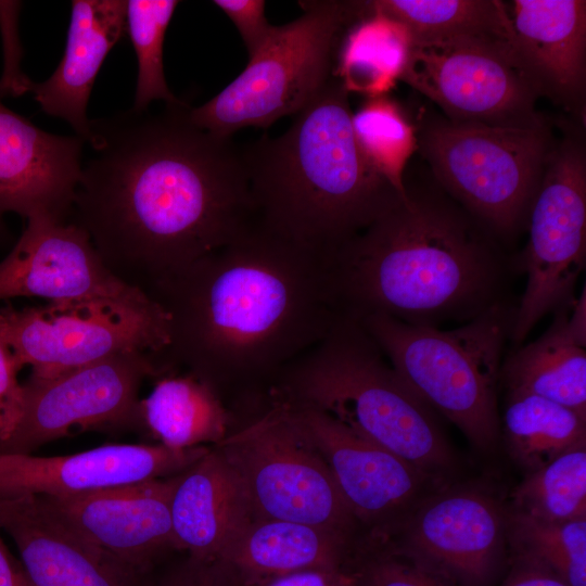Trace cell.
Wrapping results in <instances>:
<instances>
[{"label": "cell", "mask_w": 586, "mask_h": 586, "mask_svg": "<svg viewBox=\"0 0 586 586\" xmlns=\"http://www.w3.org/2000/svg\"><path fill=\"white\" fill-rule=\"evenodd\" d=\"M507 8L514 59L536 93L581 111L586 85V2L514 0Z\"/></svg>", "instance_id": "cell-21"}, {"label": "cell", "mask_w": 586, "mask_h": 586, "mask_svg": "<svg viewBox=\"0 0 586 586\" xmlns=\"http://www.w3.org/2000/svg\"><path fill=\"white\" fill-rule=\"evenodd\" d=\"M238 28L246 47L249 59L253 58L268 41L275 26L265 16L266 2L263 0H215Z\"/></svg>", "instance_id": "cell-36"}, {"label": "cell", "mask_w": 586, "mask_h": 586, "mask_svg": "<svg viewBox=\"0 0 586 586\" xmlns=\"http://www.w3.org/2000/svg\"><path fill=\"white\" fill-rule=\"evenodd\" d=\"M352 115L333 76L283 135L241 149L255 220L327 258L406 194L365 158Z\"/></svg>", "instance_id": "cell-4"}, {"label": "cell", "mask_w": 586, "mask_h": 586, "mask_svg": "<svg viewBox=\"0 0 586 586\" xmlns=\"http://www.w3.org/2000/svg\"><path fill=\"white\" fill-rule=\"evenodd\" d=\"M22 369L0 334V442L15 430L23 411V384L17 380Z\"/></svg>", "instance_id": "cell-37"}, {"label": "cell", "mask_w": 586, "mask_h": 586, "mask_svg": "<svg viewBox=\"0 0 586 586\" xmlns=\"http://www.w3.org/2000/svg\"><path fill=\"white\" fill-rule=\"evenodd\" d=\"M209 446L112 444L66 456L0 455V500L76 496L176 475Z\"/></svg>", "instance_id": "cell-18"}, {"label": "cell", "mask_w": 586, "mask_h": 586, "mask_svg": "<svg viewBox=\"0 0 586 586\" xmlns=\"http://www.w3.org/2000/svg\"><path fill=\"white\" fill-rule=\"evenodd\" d=\"M513 512L543 522L586 518V446L528 472L511 493Z\"/></svg>", "instance_id": "cell-30"}, {"label": "cell", "mask_w": 586, "mask_h": 586, "mask_svg": "<svg viewBox=\"0 0 586 586\" xmlns=\"http://www.w3.org/2000/svg\"><path fill=\"white\" fill-rule=\"evenodd\" d=\"M0 334L31 375L51 377L125 352L161 354L167 320L154 303L53 302L0 310Z\"/></svg>", "instance_id": "cell-11"}, {"label": "cell", "mask_w": 586, "mask_h": 586, "mask_svg": "<svg viewBox=\"0 0 586 586\" xmlns=\"http://www.w3.org/2000/svg\"><path fill=\"white\" fill-rule=\"evenodd\" d=\"M179 4L175 0L126 1V30L138 60L133 109L145 111L155 100L165 104L181 101L169 90L163 65V43L167 26Z\"/></svg>", "instance_id": "cell-33"}, {"label": "cell", "mask_w": 586, "mask_h": 586, "mask_svg": "<svg viewBox=\"0 0 586 586\" xmlns=\"http://www.w3.org/2000/svg\"><path fill=\"white\" fill-rule=\"evenodd\" d=\"M586 293L558 310L550 327L518 346L500 370L508 391L534 394L586 418Z\"/></svg>", "instance_id": "cell-25"}, {"label": "cell", "mask_w": 586, "mask_h": 586, "mask_svg": "<svg viewBox=\"0 0 586 586\" xmlns=\"http://www.w3.org/2000/svg\"><path fill=\"white\" fill-rule=\"evenodd\" d=\"M506 520L482 492H444L419 501L386 548L451 586H488L502 558Z\"/></svg>", "instance_id": "cell-14"}, {"label": "cell", "mask_w": 586, "mask_h": 586, "mask_svg": "<svg viewBox=\"0 0 586 586\" xmlns=\"http://www.w3.org/2000/svg\"><path fill=\"white\" fill-rule=\"evenodd\" d=\"M142 426L157 444L187 449L217 444L228 434L232 415L218 394L190 373L157 378L140 400Z\"/></svg>", "instance_id": "cell-26"}, {"label": "cell", "mask_w": 586, "mask_h": 586, "mask_svg": "<svg viewBox=\"0 0 586 586\" xmlns=\"http://www.w3.org/2000/svg\"><path fill=\"white\" fill-rule=\"evenodd\" d=\"M0 530L14 542L33 586H154L161 572L137 569L95 548L35 496L0 500Z\"/></svg>", "instance_id": "cell-20"}, {"label": "cell", "mask_w": 586, "mask_h": 586, "mask_svg": "<svg viewBox=\"0 0 586 586\" xmlns=\"http://www.w3.org/2000/svg\"><path fill=\"white\" fill-rule=\"evenodd\" d=\"M456 123L528 126L538 97L507 47L469 40L411 43L400 76Z\"/></svg>", "instance_id": "cell-13"}, {"label": "cell", "mask_w": 586, "mask_h": 586, "mask_svg": "<svg viewBox=\"0 0 586 586\" xmlns=\"http://www.w3.org/2000/svg\"><path fill=\"white\" fill-rule=\"evenodd\" d=\"M353 570H306L246 586H353Z\"/></svg>", "instance_id": "cell-38"}, {"label": "cell", "mask_w": 586, "mask_h": 586, "mask_svg": "<svg viewBox=\"0 0 586 586\" xmlns=\"http://www.w3.org/2000/svg\"><path fill=\"white\" fill-rule=\"evenodd\" d=\"M1 531V530H0ZM0 586H33L21 560L16 559L0 534Z\"/></svg>", "instance_id": "cell-40"}, {"label": "cell", "mask_w": 586, "mask_h": 586, "mask_svg": "<svg viewBox=\"0 0 586 586\" xmlns=\"http://www.w3.org/2000/svg\"><path fill=\"white\" fill-rule=\"evenodd\" d=\"M269 394L328 415L432 481L454 466L430 406L403 381L354 318L343 315L318 344L281 372Z\"/></svg>", "instance_id": "cell-5"}, {"label": "cell", "mask_w": 586, "mask_h": 586, "mask_svg": "<svg viewBox=\"0 0 586 586\" xmlns=\"http://www.w3.org/2000/svg\"><path fill=\"white\" fill-rule=\"evenodd\" d=\"M143 293L167 320L161 370L192 374L227 408L268 393L343 316L328 258L256 220Z\"/></svg>", "instance_id": "cell-2"}, {"label": "cell", "mask_w": 586, "mask_h": 586, "mask_svg": "<svg viewBox=\"0 0 586 586\" xmlns=\"http://www.w3.org/2000/svg\"><path fill=\"white\" fill-rule=\"evenodd\" d=\"M353 569V586H451L390 549L369 543Z\"/></svg>", "instance_id": "cell-34"}, {"label": "cell", "mask_w": 586, "mask_h": 586, "mask_svg": "<svg viewBox=\"0 0 586 586\" xmlns=\"http://www.w3.org/2000/svg\"><path fill=\"white\" fill-rule=\"evenodd\" d=\"M344 33L333 76L344 88L371 97L383 95L405 69L411 46L398 22L369 10Z\"/></svg>", "instance_id": "cell-28"}, {"label": "cell", "mask_w": 586, "mask_h": 586, "mask_svg": "<svg viewBox=\"0 0 586 586\" xmlns=\"http://www.w3.org/2000/svg\"><path fill=\"white\" fill-rule=\"evenodd\" d=\"M355 539L319 526L253 519L219 559L244 586L306 570H353Z\"/></svg>", "instance_id": "cell-24"}, {"label": "cell", "mask_w": 586, "mask_h": 586, "mask_svg": "<svg viewBox=\"0 0 586 586\" xmlns=\"http://www.w3.org/2000/svg\"><path fill=\"white\" fill-rule=\"evenodd\" d=\"M528 239L518 262L526 284L515 306L510 340L518 347L547 314L574 302L586 262V153L581 133L553 144L528 216Z\"/></svg>", "instance_id": "cell-10"}, {"label": "cell", "mask_w": 586, "mask_h": 586, "mask_svg": "<svg viewBox=\"0 0 586 586\" xmlns=\"http://www.w3.org/2000/svg\"><path fill=\"white\" fill-rule=\"evenodd\" d=\"M367 4L370 11L402 24L411 43L469 40L512 50L508 8L499 0H374Z\"/></svg>", "instance_id": "cell-27"}, {"label": "cell", "mask_w": 586, "mask_h": 586, "mask_svg": "<svg viewBox=\"0 0 586 586\" xmlns=\"http://www.w3.org/2000/svg\"><path fill=\"white\" fill-rule=\"evenodd\" d=\"M161 372L151 353L125 352L23 383L24 403L2 454H33L74 429L142 426L139 390Z\"/></svg>", "instance_id": "cell-12"}, {"label": "cell", "mask_w": 586, "mask_h": 586, "mask_svg": "<svg viewBox=\"0 0 586 586\" xmlns=\"http://www.w3.org/2000/svg\"><path fill=\"white\" fill-rule=\"evenodd\" d=\"M499 586H570L547 568L518 557L505 581Z\"/></svg>", "instance_id": "cell-39"}, {"label": "cell", "mask_w": 586, "mask_h": 586, "mask_svg": "<svg viewBox=\"0 0 586 586\" xmlns=\"http://www.w3.org/2000/svg\"><path fill=\"white\" fill-rule=\"evenodd\" d=\"M352 125L368 163L405 193L404 171L418 139L399 105L385 95L371 97L352 115Z\"/></svg>", "instance_id": "cell-31"}, {"label": "cell", "mask_w": 586, "mask_h": 586, "mask_svg": "<svg viewBox=\"0 0 586 586\" xmlns=\"http://www.w3.org/2000/svg\"><path fill=\"white\" fill-rule=\"evenodd\" d=\"M17 296L42 297L49 303L154 304L109 270L85 230L69 220L47 216L27 218L21 238L0 263V301Z\"/></svg>", "instance_id": "cell-16"}, {"label": "cell", "mask_w": 586, "mask_h": 586, "mask_svg": "<svg viewBox=\"0 0 586 586\" xmlns=\"http://www.w3.org/2000/svg\"><path fill=\"white\" fill-rule=\"evenodd\" d=\"M82 143L44 131L0 102V232L8 213L68 219Z\"/></svg>", "instance_id": "cell-19"}, {"label": "cell", "mask_w": 586, "mask_h": 586, "mask_svg": "<svg viewBox=\"0 0 586 586\" xmlns=\"http://www.w3.org/2000/svg\"><path fill=\"white\" fill-rule=\"evenodd\" d=\"M515 305L501 301L458 328L417 326L385 315L356 319L403 381L475 446L499 436L496 384Z\"/></svg>", "instance_id": "cell-6"}, {"label": "cell", "mask_w": 586, "mask_h": 586, "mask_svg": "<svg viewBox=\"0 0 586 586\" xmlns=\"http://www.w3.org/2000/svg\"><path fill=\"white\" fill-rule=\"evenodd\" d=\"M178 474L76 496L35 497L87 543L131 566L152 571L178 552L170 514Z\"/></svg>", "instance_id": "cell-17"}, {"label": "cell", "mask_w": 586, "mask_h": 586, "mask_svg": "<svg viewBox=\"0 0 586 586\" xmlns=\"http://www.w3.org/2000/svg\"><path fill=\"white\" fill-rule=\"evenodd\" d=\"M184 102L91 120L69 221L109 270L143 290L255 222L241 148L195 126Z\"/></svg>", "instance_id": "cell-1"}, {"label": "cell", "mask_w": 586, "mask_h": 586, "mask_svg": "<svg viewBox=\"0 0 586 586\" xmlns=\"http://www.w3.org/2000/svg\"><path fill=\"white\" fill-rule=\"evenodd\" d=\"M303 15L275 29L244 71L190 120L217 137L245 127L267 128L302 111L333 77L345 30L365 13L364 1H301Z\"/></svg>", "instance_id": "cell-7"}, {"label": "cell", "mask_w": 586, "mask_h": 586, "mask_svg": "<svg viewBox=\"0 0 586 586\" xmlns=\"http://www.w3.org/2000/svg\"><path fill=\"white\" fill-rule=\"evenodd\" d=\"M126 30V1L75 0L64 55L43 82L27 81L41 110L66 120L77 137L90 143L87 104L95 77L111 49Z\"/></svg>", "instance_id": "cell-23"}, {"label": "cell", "mask_w": 586, "mask_h": 586, "mask_svg": "<svg viewBox=\"0 0 586 586\" xmlns=\"http://www.w3.org/2000/svg\"><path fill=\"white\" fill-rule=\"evenodd\" d=\"M277 399L319 453L357 523L370 530V539L384 540L422 500L421 494L432 480L328 415Z\"/></svg>", "instance_id": "cell-15"}, {"label": "cell", "mask_w": 586, "mask_h": 586, "mask_svg": "<svg viewBox=\"0 0 586 586\" xmlns=\"http://www.w3.org/2000/svg\"><path fill=\"white\" fill-rule=\"evenodd\" d=\"M154 586H244L220 560H201L186 555L161 570Z\"/></svg>", "instance_id": "cell-35"}, {"label": "cell", "mask_w": 586, "mask_h": 586, "mask_svg": "<svg viewBox=\"0 0 586 586\" xmlns=\"http://www.w3.org/2000/svg\"><path fill=\"white\" fill-rule=\"evenodd\" d=\"M418 145L444 190L492 234L511 237L527 220L553 144L542 122L492 126L438 120Z\"/></svg>", "instance_id": "cell-9"}, {"label": "cell", "mask_w": 586, "mask_h": 586, "mask_svg": "<svg viewBox=\"0 0 586 586\" xmlns=\"http://www.w3.org/2000/svg\"><path fill=\"white\" fill-rule=\"evenodd\" d=\"M506 521L518 557L547 568L570 586H586V518L555 523L512 512Z\"/></svg>", "instance_id": "cell-32"}, {"label": "cell", "mask_w": 586, "mask_h": 586, "mask_svg": "<svg viewBox=\"0 0 586 586\" xmlns=\"http://www.w3.org/2000/svg\"><path fill=\"white\" fill-rule=\"evenodd\" d=\"M214 446L242 482L254 519L305 523L355 537L358 523L328 467L285 405L270 394L233 412L228 434Z\"/></svg>", "instance_id": "cell-8"}, {"label": "cell", "mask_w": 586, "mask_h": 586, "mask_svg": "<svg viewBox=\"0 0 586 586\" xmlns=\"http://www.w3.org/2000/svg\"><path fill=\"white\" fill-rule=\"evenodd\" d=\"M405 188L328 258L342 314L438 327L505 301L506 263L492 233L441 192Z\"/></svg>", "instance_id": "cell-3"}, {"label": "cell", "mask_w": 586, "mask_h": 586, "mask_svg": "<svg viewBox=\"0 0 586 586\" xmlns=\"http://www.w3.org/2000/svg\"><path fill=\"white\" fill-rule=\"evenodd\" d=\"M502 425L511 456L528 472L586 446L585 417L530 393L508 391Z\"/></svg>", "instance_id": "cell-29"}, {"label": "cell", "mask_w": 586, "mask_h": 586, "mask_svg": "<svg viewBox=\"0 0 586 586\" xmlns=\"http://www.w3.org/2000/svg\"><path fill=\"white\" fill-rule=\"evenodd\" d=\"M170 514L176 550L201 560H219L254 519L242 482L214 445L177 475Z\"/></svg>", "instance_id": "cell-22"}]
</instances>
